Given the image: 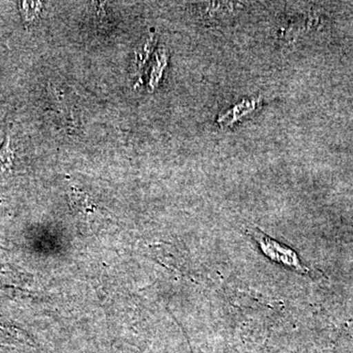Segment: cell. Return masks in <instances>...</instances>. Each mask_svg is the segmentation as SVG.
Returning a JSON list of instances; mask_svg holds the SVG:
<instances>
[{
	"instance_id": "1",
	"label": "cell",
	"mask_w": 353,
	"mask_h": 353,
	"mask_svg": "<svg viewBox=\"0 0 353 353\" xmlns=\"http://www.w3.org/2000/svg\"><path fill=\"white\" fill-rule=\"evenodd\" d=\"M253 236L261 248L262 252L271 259L272 261L276 263L284 265L285 267L292 269V270L305 272V267L301 263L299 255L294 250L290 248L289 246H285L279 241L273 240L270 236L262 233V232L253 231Z\"/></svg>"
},
{
	"instance_id": "3",
	"label": "cell",
	"mask_w": 353,
	"mask_h": 353,
	"mask_svg": "<svg viewBox=\"0 0 353 353\" xmlns=\"http://www.w3.org/2000/svg\"><path fill=\"white\" fill-rule=\"evenodd\" d=\"M3 143L0 146V172H8L13 168L15 152L11 146L10 134L8 129H6V137Z\"/></svg>"
},
{
	"instance_id": "2",
	"label": "cell",
	"mask_w": 353,
	"mask_h": 353,
	"mask_svg": "<svg viewBox=\"0 0 353 353\" xmlns=\"http://www.w3.org/2000/svg\"><path fill=\"white\" fill-rule=\"evenodd\" d=\"M259 101H243L240 104H236L233 108L228 110L226 113L223 114L218 122L224 126H231L236 121L241 119L243 116L253 112L257 108Z\"/></svg>"
},
{
	"instance_id": "4",
	"label": "cell",
	"mask_w": 353,
	"mask_h": 353,
	"mask_svg": "<svg viewBox=\"0 0 353 353\" xmlns=\"http://www.w3.org/2000/svg\"><path fill=\"white\" fill-rule=\"evenodd\" d=\"M18 7L25 24L28 26L38 19L41 3V2L22 1L19 2Z\"/></svg>"
}]
</instances>
